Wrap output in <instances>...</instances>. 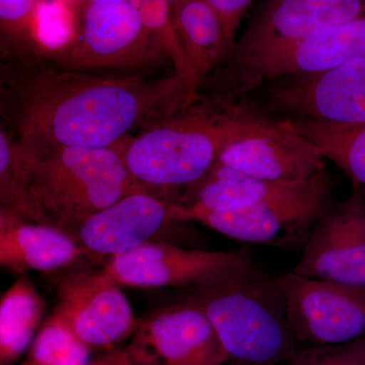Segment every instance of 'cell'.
<instances>
[{
	"label": "cell",
	"instance_id": "obj_1",
	"mask_svg": "<svg viewBox=\"0 0 365 365\" xmlns=\"http://www.w3.org/2000/svg\"><path fill=\"white\" fill-rule=\"evenodd\" d=\"M185 106L186 91L176 76L150 81L135 74L97 76L25 66L13 135L23 157L58 148H110Z\"/></svg>",
	"mask_w": 365,
	"mask_h": 365
},
{
	"label": "cell",
	"instance_id": "obj_2",
	"mask_svg": "<svg viewBox=\"0 0 365 365\" xmlns=\"http://www.w3.org/2000/svg\"><path fill=\"white\" fill-rule=\"evenodd\" d=\"M272 119L222 98L199 100L129 137L125 162L151 190L193 186L217 162L223 148L260 130Z\"/></svg>",
	"mask_w": 365,
	"mask_h": 365
},
{
	"label": "cell",
	"instance_id": "obj_3",
	"mask_svg": "<svg viewBox=\"0 0 365 365\" xmlns=\"http://www.w3.org/2000/svg\"><path fill=\"white\" fill-rule=\"evenodd\" d=\"M129 137L110 148H58L23 157L31 197L47 225L71 237L91 215L150 189L136 181L125 162Z\"/></svg>",
	"mask_w": 365,
	"mask_h": 365
},
{
	"label": "cell",
	"instance_id": "obj_4",
	"mask_svg": "<svg viewBox=\"0 0 365 365\" xmlns=\"http://www.w3.org/2000/svg\"><path fill=\"white\" fill-rule=\"evenodd\" d=\"M197 288L200 292L190 304L207 317L228 357L268 364L294 345L277 279L252 267Z\"/></svg>",
	"mask_w": 365,
	"mask_h": 365
},
{
	"label": "cell",
	"instance_id": "obj_5",
	"mask_svg": "<svg viewBox=\"0 0 365 365\" xmlns=\"http://www.w3.org/2000/svg\"><path fill=\"white\" fill-rule=\"evenodd\" d=\"M332 195V180L323 169L292 191L254 207L218 213L172 202L169 215L173 222L201 223L237 241L292 248L304 246L314 223L333 205Z\"/></svg>",
	"mask_w": 365,
	"mask_h": 365
},
{
	"label": "cell",
	"instance_id": "obj_6",
	"mask_svg": "<svg viewBox=\"0 0 365 365\" xmlns=\"http://www.w3.org/2000/svg\"><path fill=\"white\" fill-rule=\"evenodd\" d=\"M165 59L134 0H83L76 38L50 66L85 72L143 68Z\"/></svg>",
	"mask_w": 365,
	"mask_h": 365
},
{
	"label": "cell",
	"instance_id": "obj_7",
	"mask_svg": "<svg viewBox=\"0 0 365 365\" xmlns=\"http://www.w3.org/2000/svg\"><path fill=\"white\" fill-rule=\"evenodd\" d=\"M277 279L294 339L319 346L365 337V287L284 274Z\"/></svg>",
	"mask_w": 365,
	"mask_h": 365
},
{
	"label": "cell",
	"instance_id": "obj_8",
	"mask_svg": "<svg viewBox=\"0 0 365 365\" xmlns=\"http://www.w3.org/2000/svg\"><path fill=\"white\" fill-rule=\"evenodd\" d=\"M252 267L245 251H202L150 242L111 257L103 272L119 287H199Z\"/></svg>",
	"mask_w": 365,
	"mask_h": 365
},
{
	"label": "cell",
	"instance_id": "obj_9",
	"mask_svg": "<svg viewBox=\"0 0 365 365\" xmlns=\"http://www.w3.org/2000/svg\"><path fill=\"white\" fill-rule=\"evenodd\" d=\"M365 14L359 0H272L264 2L235 42L230 61L241 69L255 60L297 44L314 34Z\"/></svg>",
	"mask_w": 365,
	"mask_h": 365
},
{
	"label": "cell",
	"instance_id": "obj_10",
	"mask_svg": "<svg viewBox=\"0 0 365 365\" xmlns=\"http://www.w3.org/2000/svg\"><path fill=\"white\" fill-rule=\"evenodd\" d=\"M294 272L365 287V195L359 188L314 223Z\"/></svg>",
	"mask_w": 365,
	"mask_h": 365
},
{
	"label": "cell",
	"instance_id": "obj_11",
	"mask_svg": "<svg viewBox=\"0 0 365 365\" xmlns=\"http://www.w3.org/2000/svg\"><path fill=\"white\" fill-rule=\"evenodd\" d=\"M268 106L290 118L365 124V57L331 71L292 76L271 93Z\"/></svg>",
	"mask_w": 365,
	"mask_h": 365
},
{
	"label": "cell",
	"instance_id": "obj_12",
	"mask_svg": "<svg viewBox=\"0 0 365 365\" xmlns=\"http://www.w3.org/2000/svg\"><path fill=\"white\" fill-rule=\"evenodd\" d=\"M78 7V0H0V52L25 66L52 64L76 38Z\"/></svg>",
	"mask_w": 365,
	"mask_h": 365
},
{
	"label": "cell",
	"instance_id": "obj_13",
	"mask_svg": "<svg viewBox=\"0 0 365 365\" xmlns=\"http://www.w3.org/2000/svg\"><path fill=\"white\" fill-rule=\"evenodd\" d=\"M129 350L148 365H222L228 359L199 307H170L137 325Z\"/></svg>",
	"mask_w": 365,
	"mask_h": 365
},
{
	"label": "cell",
	"instance_id": "obj_14",
	"mask_svg": "<svg viewBox=\"0 0 365 365\" xmlns=\"http://www.w3.org/2000/svg\"><path fill=\"white\" fill-rule=\"evenodd\" d=\"M107 274L81 273L63 280L56 312L90 347H114L137 324L128 299Z\"/></svg>",
	"mask_w": 365,
	"mask_h": 365
},
{
	"label": "cell",
	"instance_id": "obj_15",
	"mask_svg": "<svg viewBox=\"0 0 365 365\" xmlns=\"http://www.w3.org/2000/svg\"><path fill=\"white\" fill-rule=\"evenodd\" d=\"M324 158L287 120L272 119L260 130L228 144L217 162L263 181L299 182L325 169Z\"/></svg>",
	"mask_w": 365,
	"mask_h": 365
},
{
	"label": "cell",
	"instance_id": "obj_16",
	"mask_svg": "<svg viewBox=\"0 0 365 365\" xmlns=\"http://www.w3.org/2000/svg\"><path fill=\"white\" fill-rule=\"evenodd\" d=\"M172 202L150 189L123 197L79 227L76 235L81 248L114 257L151 242L165 225L173 223Z\"/></svg>",
	"mask_w": 365,
	"mask_h": 365
},
{
	"label": "cell",
	"instance_id": "obj_17",
	"mask_svg": "<svg viewBox=\"0 0 365 365\" xmlns=\"http://www.w3.org/2000/svg\"><path fill=\"white\" fill-rule=\"evenodd\" d=\"M365 57V14L324 29L306 40L242 67L252 85L263 79L300 76L331 71Z\"/></svg>",
	"mask_w": 365,
	"mask_h": 365
},
{
	"label": "cell",
	"instance_id": "obj_18",
	"mask_svg": "<svg viewBox=\"0 0 365 365\" xmlns=\"http://www.w3.org/2000/svg\"><path fill=\"white\" fill-rule=\"evenodd\" d=\"M81 254L76 240L47 223L16 217L0 227V269L51 271L73 263Z\"/></svg>",
	"mask_w": 365,
	"mask_h": 365
},
{
	"label": "cell",
	"instance_id": "obj_19",
	"mask_svg": "<svg viewBox=\"0 0 365 365\" xmlns=\"http://www.w3.org/2000/svg\"><path fill=\"white\" fill-rule=\"evenodd\" d=\"M172 13L194 83L199 91L211 71L230 61V42L205 0H173Z\"/></svg>",
	"mask_w": 365,
	"mask_h": 365
},
{
	"label": "cell",
	"instance_id": "obj_20",
	"mask_svg": "<svg viewBox=\"0 0 365 365\" xmlns=\"http://www.w3.org/2000/svg\"><path fill=\"white\" fill-rule=\"evenodd\" d=\"M302 181H263L216 162L200 181L191 186L188 200L179 203L211 212H234L287 194Z\"/></svg>",
	"mask_w": 365,
	"mask_h": 365
},
{
	"label": "cell",
	"instance_id": "obj_21",
	"mask_svg": "<svg viewBox=\"0 0 365 365\" xmlns=\"http://www.w3.org/2000/svg\"><path fill=\"white\" fill-rule=\"evenodd\" d=\"M44 314V299L21 275L0 297V364L11 365L29 351Z\"/></svg>",
	"mask_w": 365,
	"mask_h": 365
},
{
	"label": "cell",
	"instance_id": "obj_22",
	"mask_svg": "<svg viewBox=\"0 0 365 365\" xmlns=\"http://www.w3.org/2000/svg\"><path fill=\"white\" fill-rule=\"evenodd\" d=\"M285 120L324 158L344 170L356 186H365V124H332L302 118Z\"/></svg>",
	"mask_w": 365,
	"mask_h": 365
},
{
	"label": "cell",
	"instance_id": "obj_23",
	"mask_svg": "<svg viewBox=\"0 0 365 365\" xmlns=\"http://www.w3.org/2000/svg\"><path fill=\"white\" fill-rule=\"evenodd\" d=\"M143 25L175 67V76L181 81L186 91L185 109L198 98L188 60L172 13L169 0H134Z\"/></svg>",
	"mask_w": 365,
	"mask_h": 365
},
{
	"label": "cell",
	"instance_id": "obj_24",
	"mask_svg": "<svg viewBox=\"0 0 365 365\" xmlns=\"http://www.w3.org/2000/svg\"><path fill=\"white\" fill-rule=\"evenodd\" d=\"M0 207L29 222L46 223L32 200L18 141L0 122Z\"/></svg>",
	"mask_w": 365,
	"mask_h": 365
},
{
	"label": "cell",
	"instance_id": "obj_25",
	"mask_svg": "<svg viewBox=\"0 0 365 365\" xmlns=\"http://www.w3.org/2000/svg\"><path fill=\"white\" fill-rule=\"evenodd\" d=\"M91 347L57 312L36 335L24 365H90Z\"/></svg>",
	"mask_w": 365,
	"mask_h": 365
},
{
	"label": "cell",
	"instance_id": "obj_26",
	"mask_svg": "<svg viewBox=\"0 0 365 365\" xmlns=\"http://www.w3.org/2000/svg\"><path fill=\"white\" fill-rule=\"evenodd\" d=\"M295 365H365V337L347 344L319 346L302 353Z\"/></svg>",
	"mask_w": 365,
	"mask_h": 365
},
{
	"label": "cell",
	"instance_id": "obj_27",
	"mask_svg": "<svg viewBox=\"0 0 365 365\" xmlns=\"http://www.w3.org/2000/svg\"><path fill=\"white\" fill-rule=\"evenodd\" d=\"M23 64L0 52V122L13 132Z\"/></svg>",
	"mask_w": 365,
	"mask_h": 365
},
{
	"label": "cell",
	"instance_id": "obj_28",
	"mask_svg": "<svg viewBox=\"0 0 365 365\" xmlns=\"http://www.w3.org/2000/svg\"><path fill=\"white\" fill-rule=\"evenodd\" d=\"M230 42L235 45V36L242 20L254 2L251 0H205Z\"/></svg>",
	"mask_w": 365,
	"mask_h": 365
},
{
	"label": "cell",
	"instance_id": "obj_29",
	"mask_svg": "<svg viewBox=\"0 0 365 365\" xmlns=\"http://www.w3.org/2000/svg\"><path fill=\"white\" fill-rule=\"evenodd\" d=\"M90 365H148L144 364L143 360L138 359L129 350V348L124 349H115L100 357L95 361H91Z\"/></svg>",
	"mask_w": 365,
	"mask_h": 365
},
{
	"label": "cell",
	"instance_id": "obj_30",
	"mask_svg": "<svg viewBox=\"0 0 365 365\" xmlns=\"http://www.w3.org/2000/svg\"><path fill=\"white\" fill-rule=\"evenodd\" d=\"M16 217H18V215H14V213L11 212L9 210H6V209L0 207V227L11 222Z\"/></svg>",
	"mask_w": 365,
	"mask_h": 365
},
{
	"label": "cell",
	"instance_id": "obj_31",
	"mask_svg": "<svg viewBox=\"0 0 365 365\" xmlns=\"http://www.w3.org/2000/svg\"><path fill=\"white\" fill-rule=\"evenodd\" d=\"M0 365H2V364H0Z\"/></svg>",
	"mask_w": 365,
	"mask_h": 365
}]
</instances>
